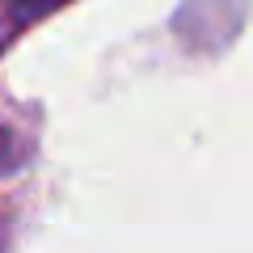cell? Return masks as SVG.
<instances>
[{
    "label": "cell",
    "mask_w": 253,
    "mask_h": 253,
    "mask_svg": "<svg viewBox=\"0 0 253 253\" xmlns=\"http://www.w3.org/2000/svg\"><path fill=\"white\" fill-rule=\"evenodd\" d=\"M59 4H68V0H9V13L17 21H34V17H42V13L59 9Z\"/></svg>",
    "instance_id": "obj_1"
}]
</instances>
